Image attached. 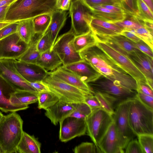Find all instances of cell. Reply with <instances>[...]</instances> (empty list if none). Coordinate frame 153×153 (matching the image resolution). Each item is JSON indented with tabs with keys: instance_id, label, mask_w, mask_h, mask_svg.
I'll use <instances>...</instances> for the list:
<instances>
[{
	"instance_id": "1",
	"label": "cell",
	"mask_w": 153,
	"mask_h": 153,
	"mask_svg": "<svg viewBox=\"0 0 153 153\" xmlns=\"http://www.w3.org/2000/svg\"><path fill=\"white\" fill-rule=\"evenodd\" d=\"M57 0H16L10 5L5 21L18 22L57 10Z\"/></svg>"
},
{
	"instance_id": "2",
	"label": "cell",
	"mask_w": 153,
	"mask_h": 153,
	"mask_svg": "<svg viewBox=\"0 0 153 153\" xmlns=\"http://www.w3.org/2000/svg\"><path fill=\"white\" fill-rule=\"evenodd\" d=\"M16 112L3 115L0 121V147L3 153H16L23 131V122Z\"/></svg>"
},
{
	"instance_id": "3",
	"label": "cell",
	"mask_w": 153,
	"mask_h": 153,
	"mask_svg": "<svg viewBox=\"0 0 153 153\" xmlns=\"http://www.w3.org/2000/svg\"><path fill=\"white\" fill-rule=\"evenodd\" d=\"M128 116L130 126L137 136L143 134H153V109L136 96L130 100Z\"/></svg>"
},
{
	"instance_id": "4",
	"label": "cell",
	"mask_w": 153,
	"mask_h": 153,
	"mask_svg": "<svg viewBox=\"0 0 153 153\" xmlns=\"http://www.w3.org/2000/svg\"><path fill=\"white\" fill-rule=\"evenodd\" d=\"M43 81L48 86L50 91L59 100L71 103L84 102L87 96L93 94L87 93L57 78L48 74Z\"/></svg>"
},
{
	"instance_id": "5",
	"label": "cell",
	"mask_w": 153,
	"mask_h": 153,
	"mask_svg": "<svg viewBox=\"0 0 153 153\" xmlns=\"http://www.w3.org/2000/svg\"><path fill=\"white\" fill-rule=\"evenodd\" d=\"M72 29L75 36L87 33L91 31L90 22L94 17L92 9L83 0H73L69 8Z\"/></svg>"
},
{
	"instance_id": "6",
	"label": "cell",
	"mask_w": 153,
	"mask_h": 153,
	"mask_svg": "<svg viewBox=\"0 0 153 153\" xmlns=\"http://www.w3.org/2000/svg\"><path fill=\"white\" fill-rule=\"evenodd\" d=\"M130 100L120 102L115 108L112 117L116 132L123 150L128 143L136 136L131 129L129 123L128 113Z\"/></svg>"
},
{
	"instance_id": "7",
	"label": "cell",
	"mask_w": 153,
	"mask_h": 153,
	"mask_svg": "<svg viewBox=\"0 0 153 153\" xmlns=\"http://www.w3.org/2000/svg\"><path fill=\"white\" fill-rule=\"evenodd\" d=\"M85 120L87 126L86 134L99 148L100 141L113 122L112 116L100 108L92 111Z\"/></svg>"
},
{
	"instance_id": "8",
	"label": "cell",
	"mask_w": 153,
	"mask_h": 153,
	"mask_svg": "<svg viewBox=\"0 0 153 153\" xmlns=\"http://www.w3.org/2000/svg\"><path fill=\"white\" fill-rule=\"evenodd\" d=\"M93 91L105 94L121 101L135 97L137 91L126 88L101 75L94 81L87 83Z\"/></svg>"
},
{
	"instance_id": "9",
	"label": "cell",
	"mask_w": 153,
	"mask_h": 153,
	"mask_svg": "<svg viewBox=\"0 0 153 153\" xmlns=\"http://www.w3.org/2000/svg\"><path fill=\"white\" fill-rule=\"evenodd\" d=\"M75 36L71 28L68 32L57 38L52 47L51 50L55 51L59 56L62 62V66L83 60L74 45Z\"/></svg>"
},
{
	"instance_id": "10",
	"label": "cell",
	"mask_w": 153,
	"mask_h": 153,
	"mask_svg": "<svg viewBox=\"0 0 153 153\" xmlns=\"http://www.w3.org/2000/svg\"><path fill=\"white\" fill-rule=\"evenodd\" d=\"M79 53L82 59L87 62L95 69L98 68H111L127 73L96 45L87 48Z\"/></svg>"
},
{
	"instance_id": "11",
	"label": "cell",
	"mask_w": 153,
	"mask_h": 153,
	"mask_svg": "<svg viewBox=\"0 0 153 153\" xmlns=\"http://www.w3.org/2000/svg\"><path fill=\"white\" fill-rule=\"evenodd\" d=\"M96 45L107 54L126 72L134 79L137 84L140 83L146 84V79L144 75L127 57L104 42L97 41Z\"/></svg>"
},
{
	"instance_id": "12",
	"label": "cell",
	"mask_w": 153,
	"mask_h": 153,
	"mask_svg": "<svg viewBox=\"0 0 153 153\" xmlns=\"http://www.w3.org/2000/svg\"><path fill=\"white\" fill-rule=\"evenodd\" d=\"M29 44L24 41L17 32L0 40V59L18 60L27 49Z\"/></svg>"
},
{
	"instance_id": "13",
	"label": "cell",
	"mask_w": 153,
	"mask_h": 153,
	"mask_svg": "<svg viewBox=\"0 0 153 153\" xmlns=\"http://www.w3.org/2000/svg\"><path fill=\"white\" fill-rule=\"evenodd\" d=\"M0 75L16 90H25L38 93L19 73L15 66L14 59H0Z\"/></svg>"
},
{
	"instance_id": "14",
	"label": "cell",
	"mask_w": 153,
	"mask_h": 153,
	"mask_svg": "<svg viewBox=\"0 0 153 153\" xmlns=\"http://www.w3.org/2000/svg\"><path fill=\"white\" fill-rule=\"evenodd\" d=\"M59 123V138L62 142H67L86 134L85 119L68 116L62 120Z\"/></svg>"
},
{
	"instance_id": "15",
	"label": "cell",
	"mask_w": 153,
	"mask_h": 153,
	"mask_svg": "<svg viewBox=\"0 0 153 153\" xmlns=\"http://www.w3.org/2000/svg\"><path fill=\"white\" fill-rule=\"evenodd\" d=\"M119 53L127 57L145 77L146 84L153 90V59L140 51L128 53L123 50Z\"/></svg>"
},
{
	"instance_id": "16",
	"label": "cell",
	"mask_w": 153,
	"mask_h": 153,
	"mask_svg": "<svg viewBox=\"0 0 153 153\" xmlns=\"http://www.w3.org/2000/svg\"><path fill=\"white\" fill-rule=\"evenodd\" d=\"M15 67L21 76L29 82L43 81L48 74L36 64L27 63L14 59Z\"/></svg>"
},
{
	"instance_id": "17",
	"label": "cell",
	"mask_w": 153,
	"mask_h": 153,
	"mask_svg": "<svg viewBox=\"0 0 153 153\" xmlns=\"http://www.w3.org/2000/svg\"><path fill=\"white\" fill-rule=\"evenodd\" d=\"M62 67L74 73L87 83L94 81L101 75L84 59Z\"/></svg>"
},
{
	"instance_id": "18",
	"label": "cell",
	"mask_w": 153,
	"mask_h": 153,
	"mask_svg": "<svg viewBox=\"0 0 153 153\" xmlns=\"http://www.w3.org/2000/svg\"><path fill=\"white\" fill-rule=\"evenodd\" d=\"M16 91L8 82L0 75V110L6 113L17 112L29 108L28 105H15L10 102L11 94Z\"/></svg>"
},
{
	"instance_id": "19",
	"label": "cell",
	"mask_w": 153,
	"mask_h": 153,
	"mask_svg": "<svg viewBox=\"0 0 153 153\" xmlns=\"http://www.w3.org/2000/svg\"><path fill=\"white\" fill-rule=\"evenodd\" d=\"M102 153H123L112 122L100 141L98 145Z\"/></svg>"
},
{
	"instance_id": "20",
	"label": "cell",
	"mask_w": 153,
	"mask_h": 153,
	"mask_svg": "<svg viewBox=\"0 0 153 153\" xmlns=\"http://www.w3.org/2000/svg\"><path fill=\"white\" fill-rule=\"evenodd\" d=\"M54 77L87 93L93 94V91L88 84L82 81L77 75L67 70L62 66L52 72H48Z\"/></svg>"
},
{
	"instance_id": "21",
	"label": "cell",
	"mask_w": 153,
	"mask_h": 153,
	"mask_svg": "<svg viewBox=\"0 0 153 153\" xmlns=\"http://www.w3.org/2000/svg\"><path fill=\"white\" fill-rule=\"evenodd\" d=\"M74 109L73 103L59 100L45 110V114L52 123L56 126L62 120L69 116Z\"/></svg>"
},
{
	"instance_id": "22",
	"label": "cell",
	"mask_w": 153,
	"mask_h": 153,
	"mask_svg": "<svg viewBox=\"0 0 153 153\" xmlns=\"http://www.w3.org/2000/svg\"><path fill=\"white\" fill-rule=\"evenodd\" d=\"M90 26L91 31L96 36L120 34L123 30L114 23H109L94 17L90 22Z\"/></svg>"
},
{
	"instance_id": "23",
	"label": "cell",
	"mask_w": 153,
	"mask_h": 153,
	"mask_svg": "<svg viewBox=\"0 0 153 153\" xmlns=\"http://www.w3.org/2000/svg\"><path fill=\"white\" fill-rule=\"evenodd\" d=\"M67 14L68 13L66 11L58 9L54 11L51 14L50 23L45 32L48 33L50 36L52 47L59 31L65 23Z\"/></svg>"
},
{
	"instance_id": "24",
	"label": "cell",
	"mask_w": 153,
	"mask_h": 153,
	"mask_svg": "<svg viewBox=\"0 0 153 153\" xmlns=\"http://www.w3.org/2000/svg\"><path fill=\"white\" fill-rule=\"evenodd\" d=\"M91 8L93 11L94 17L110 23H114L123 20L127 15L125 12L114 11L101 5L94 6Z\"/></svg>"
},
{
	"instance_id": "25",
	"label": "cell",
	"mask_w": 153,
	"mask_h": 153,
	"mask_svg": "<svg viewBox=\"0 0 153 153\" xmlns=\"http://www.w3.org/2000/svg\"><path fill=\"white\" fill-rule=\"evenodd\" d=\"M95 36L97 41L110 42L128 53L135 52L140 51L135 46L132 41L120 34L112 36Z\"/></svg>"
},
{
	"instance_id": "26",
	"label": "cell",
	"mask_w": 153,
	"mask_h": 153,
	"mask_svg": "<svg viewBox=\"0 0 153 153\" xmlns=\"http://www.w3.org/2000/svg\"><path fill=\"white\" fill-rule=\"evenodd\" d=\"M36 64L47 71H53L62 64L57 53L53 50H48L40 54Z\"/></svg>"
},
{
	"instance_id": "27",
	"label": "cell",
	"mask_w": 153,
	"mask_h": 153,
	"mask_svg": "<svg viewBox=\"0 0 153 153\" xmlns=\"http://www.w3.org/2000/svg\"><path fill=\"white\" fill-rule=\"evenodd\" d=\"M41 143L33 135L23 131L16 148V153H40Z\"/></svg>"
},
{
	"instance_id": "28",
	"label": "cell",
	"mask_w": 153,
	"mask_h": 153,
	"mask_svg": "<svg viewBox=\"0 0 153 153\" xmlns=\"http://www.w3.org/2000/svg\"><path fill=\"white\" fill-rule=\"evenodd\" d=\"M38 93L25 90H16L11 95L10 101L15 105H25L38 101Z\"/></svg>"
},
{
	"instance_id": "29",
	"label": "cell",
	"mask_w": 153,
	"mask_h": 153,
	"mask_svg": "<svg viewBox=\"0 0 153 153\" xmlns=\"http://www.w3.org/2000/svg\"><path fill=\"white\" fill-rule=\"evenodd\" d=\"M43 35L36 33L29 43V47L26 51L18 60L36 64L40 54L37 50V44Z\"/></svg>"
},
{
	"instance_id": "30",
	"label": "cell",
	"mask_w": 153,
	"mask_h": 153,
	"mask_svg": "<svg viewBox=\"0 0 153 153\" xmlns=\"http://www.w3.org/2000/svg\"><path fill=\"white\" fill-rule=\"evenodd\" d=\"M16 32L22 40L29 44L36 34L32 19L19 21Z\"/></svg>"
},
{
	"instance_id": "31",
	"label": "cell",
	"mask_w": 153,
	"mask_h": 153,
	"mask_svg": "<svg viewBox=\"0 0 153 153\" xmlns=\"http://www.w3.org/2000/svg\"><path fill=\"white\" fill-rule=\"evenodd\" d=\"M93 94L98 100L101 108L113 117L115 108L122 101L106 94L95 91H93Z\"/></svg>"
},
{
	"instance_id": "32",
	"label": "cell",
	"mask_w": 153,
	"mask_h": 153,
	"mask_svg": "<svg viewBox=\"0 0 153 153\" xmlns=\"http://www.w3.org/2000/svg\"><path fill=\"white\" fill-rule=\"evenodd\" d=\"M97 42L95 36L91 31L87 33L75 36L73 44L76 51L79 53L87 48L96 45Z\"/></svg>"
},
{
	"instance_id": "33",
	"label": "cell",
	"mask_w": 153,
	"mask_h": 153,
	"mask_svg": "<svg viewBox=\"0 0 153 153\" xmlns=\"http://www.w3.org/2000/svg\"><path fill=\"white\" fill-rule=\"evenodd\" d=\"M51 14H43L32 18L36 33H45L50 23Z\"/></svg>"
},
{
	"instance_id": "34",
	"label": "cell",
	"mask_w": 153,
	"mask_h": 153,
	"mask_svg": "<svg viewBox=\"0 0 153 153\" xmlns=\"http://www.w3.org/2000/svg\"><path fill=\"white\" fill-rule=\"evenodd\" d=\"M38 108L45 110L56 103L59 99L50 91L38 93Z\"/></svg>"
},
{
	"instance_id": "35",
	"label": "cell",
	"mask_w": 153,
	"mask_h": 153,
	"mask_svg": "<svg viewBox=\"0 0 153 153\" xmlns=\"http://www.w3.org/2000/svg\"><path fill=\"white\" fill-rule=\"evenodd\" d=\"M137 12L132 15L138 20L153 21V13L148 6L143 0H136Z\"/></svg>"
},
{
	"instance_id": "36",
	"label": "cell",
	"mask_w": 153,
	"mask_h": 153,
	"mask_svg": "<svg viewBox=\"0 0 153 153\" xmlns=\"http://www.w3.org/2000/svg\"><path fill=\"white\" fill-rule=\"evenodd\" d=\"M129 16V18H127L126 16L123 20L114 23L123 30H135L143 26L140 21L132 16Z\"/></svg>"
},
{
	"instance_id": "37",
	"label": "cell",
	"mask_w": 153,
	"mask_h": 153,
	"mask_svg": "<svg viewBox=\"0 0 153 153\" xmlns=\"http://www.w3.org/2000/svg\"><path fill=\"white\" fill-rule=\"evenodd\" d=\"M73 104L74 110L69 116L85 119L92 111L89 107L84 102L73 103Z\"/></svg>"
},
{
	"instance_id": "38",
	"label": "cell",
	"mask_w": 153,
	"mask_h": 153,
	"mask_svg": "<svg viewBox=\"0 0 153 153\" xmlns=\"http://www.w3.org/2000/svg\"><path fill=\"white\" fill-rule=\"evenodd\" d=\"M128 30L134 33L153 50V33L143 26L135 30Z\"/></svg>"
},
{
	"instance_id": "39",
	"label": "cell",
	"mask_w": 153,
	"mask_h": 153,
	"mask_svg": "<svg viewBox=\"0 0 153 153\" xmlns=\"http://www.w3.org/2000/svg\"><path fill=\"white\" fill-rule=\"evenodd\" d=\"M137 136L143 153H153V134H143Z\"/></svg>"
},
{
	"instance_id": "40",
	"label": "cell",
	"mask_w": 153,
	"mask_h": 153,
	"mask_svg": "<svg viewBox=\"0 0 153 153\" xmlns=\"http://www.w3.org/2000/svg\"><path fill=\"white\" fill-rule=\"evenodd\" d=\"M73 150L75 153H102L94 143L88 142L81 143L76 146Z\"/></svg>"
},
{
	"instance_id": "41",
	"label": "cell",
	"mask_w": 153,
	"mask_h": 153,
	"mask_svg": "<svg viewBox=\"0 0 153 153\" xmlns=\"http://www.w3.org/2000/svg\"><path fill=\"white\" fill-rule=\"evenodd\" d=\"M52 48V44L50 36L48 33L45 32L38 42L37 50L41 54L48 50H51Z\"/></svg>"
},
{
	"instance_id": "42",
	"label": "cell",
	"mask_w": 153,
	"mask_h": 153,
	"mask_svg": "<svg viewBox=\"0 0 153 153\" xmlns=\"http://www.w3.org/2000/svg\"><path fill=\"white\" fill-rule=\"evenodd\" d=\"M85 3L90 8L99 5L115 4L123 7L120 0H83Z\"/></svg>"
},
{
	"instance_id": "43",
	"label": "cell",
	"mask_w": 153,
	"mask_h": 153,
	"mask_svg": "<svg viewBox=\"0 0 153 153\" xmlns=\"http://www.w3.org/2000/svg\"><path fill=\"white\" fill-rule=\"evenodd\" d=\"M126 153H143L141 146L137 139H133L128 144L125 149Z\"/></svg>"
},
{
	"instance_id": "44",
	"label": "cell",
	"mask_w": 153,
	"mask_h": 153,
	"mask_svg": "<svg viewBox=\"0 0 153 153\" xmlns=\"http://www.w3.org/2000/svg\"><path fill=\"white\" fill-rule=\"evenodd\" d=\"M18 22L12 23L0 29V40L16 32Z\"/></svg>"
},
{
	"instance_id": "45",
	"label": "cell",
	"mask_w": 153,
	"mask_h": 153,
	"mask_svg": "<svg viewBox=\"0 0 153 153\" xmlns=\"http://www.w3.org/2000/svg\"><path fill=\"white\" fill-rule=\"evenodd\" d=\"M123 7L127 15H134L137 10L136 0H124Z\"/></svg>"
},
{
	"instance_id": "46",
	"label": "cell",
	"mask_w": 153,
	"mask_h": 153,
	"mask_svg": "<svg viewBox=\"0 0 153 153\" xmlns=\"http://www.w3.org/2000/svg\"><path fill=\"white\" fill-rule=\"evenodd\" d=\"M132 42L134 45L137 49L153 59V50L145 42L141 40L136 42Z\"/></svg>"
},
{
	"instance_id": "47",
	"label": "cell",
	"mask_w": 153,
	"mask_h": 153,
	"mask_svg": "<svg viewBox=\"0 0 153 153\" xmlns=\"http://www.w3.org/2000/svg\"><path fill=\"white\" fill-rule=\"evenodd\" d=\"M136 97L143 104L153 109V97L144 94L139 91H137Z\"/></svg>"
},
{
	"instance_id": "48",
	"label": "cell",
	"mask_w": 153,
	"mask_h": 153,
	"mask_svg": "<svg viewBox=\"0 0 153 153\" xmlns=\"http://www.w3.org/2000/svg\"><path fill=\"white\" fill-rule=\"evenodd\" d=\"M84 102L89 107L92 111L101 108L98 100L93 94L89 95L86 97Z\"/></svg>"
},
{
	"instance_id": "49",
	"label": "cell",
	"mask_w": 153,
	"mask_h": 153,
	"mask_svg": "<svg viewBox=\"0 0 153 153\" xmlns=\"http://www.w3.org/2000/svg\"><path fill=\"white\" fill-rule=\"evenodd\" d=\"M28 82L38 93L50 91L48 86L43 81Z\"/></svg>"
},
{
	"instance_id": "50",
	"label": "cell",
	"mask_w": 153,
	"mask_h": 153,
	"mask_svg": "<svg viewBox=\"0 0 153 153\" xmlns=\"http://www.w3.org/2000/svg\"><path fill=\"white\" fill-rule=\"evenodd\" d=\"M71 0H57L56 7L57 9L66 11L69 9Z\"/></svg>"
},
{
	"instance_id": "51",
	"label": "cell",
	"mask_w": 153,
	"mask_h": 153,
	"mask_svg": "<svg viewBox=\"0 0 153 153\" xmlns=\"http://www.w3.org/2000/svg\"><path fill=\"white\" fill-rule=\"evenodd\" d=\"M137 91H139L144 94L153 97V90L147 84L143 83H140L137 84Z\"/></svg>"
},
{
	"instance_id": "52",
	"label": "cell",
	"mask_w": 153,
	"mask_h": 153,
	"mask_svg": "<svg viewBox=\"0 0 153 153\" xmlns=\"http://www.w3.org/2000/svg\"><path fill=\"white\" fill-rule=\"evenodd\" d=\"M120 34L134 42H137L141 40L134 33L129 30H123Z\"/></svg>"
},
{
	"instance_id": "53",
	"label": "cell",
	"mask_w": 153,
	"mask_h": 153,
	"mask_svg": "<svg viewBox=\"0 0 153 153\" xmlns=\"http://www.w3.org/2000/svg\"><path fill=\"white\" fill-rule=\"evenodd\" d=\"M9 5H6L0 7V22L5 21L6 14Z\"/></svg>"
},
{
	"instance_id": "54",
	"label": "cell",
	"mask_w": 153,
	"mask_h": 153,
	"mask_svg": "<svg viewBox=\"0 0 153 153\" xmlns=\"http://www.w3.org/2000/svg\"><path fill=\"white\" fill-rule=\"evenodd\" d=\"M16 0H0V7L6 5H9Z\"/></svg>"
},
{
	"instance_id": "55",
	"label": "cell",
	"mask_w": 153,
	"mask_h": 153,
	"mask_svg": "<svg viewBox=\"0 0 153 153\" xmlns=\"http://www.w3.org/2000/svg\"><path fill=\"white\" fill-rule=\"evenodd\" d=\"M153 12V0H143Z\"/></svg>"
},
{
	"instance_id": "56",
	"label": "cell",
	"mask_w": 153,
	"mask_h": 153,
	"mask_svg": "<svg viewBox=\"0 0 153 153\" xmlns=\"http://www.w3.org/2000/svg\"><path fill=\"white\" fill-rule=\"evenodd\" d=\"M16 22L11 21H4L2 22H0V29L3 27L8 25L12 23Z\"/></svg>"
},
{
	"instance_id": "57",
	"label": "cell",
	"mask_w": 153,
	"mask_h": 153,
	"mask_svg": "<svg viewBox=\"0 0 153 153\" xmlns=\"http://www.w3.org/2000/svg\"><path fill=\"white\" fill-rule=\"evenodd\" d=\"M3 114L0 111V121L2 117L3 116Z\"/></svg>"
},
{
	"instance_id": "58",
	"label": "cell",
	"mask_w": 153,
	"mask_h": 153,
	"mask_svg": "<svg viewBox=\"0 0 153 153\" xmlns=\"http://www.w3.org/2000/svg\"><path fill=\"white\" fill-rule=\"evenodd\" d=\"M121 0V1L122 4H123V3L124 2V0Z\"/></svg>"
},
{
	"instance_id": "59",
	"label": "cell",
	"mask_w": 153,
	"mask_h": 153,
	"mask_svg": "<svg viewBox=\"0 0 153 153\" xmlns=\"http://www.w3.org/2000/svg\"><path fill=\"white\" fill-rule=\"evenodd\" d=\"M0 153H3L2 152L0 147Z\"/></svg>"
}]
</instances>
